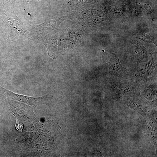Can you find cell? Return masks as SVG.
<instances>
[{"mask_svg":"<svg viewBox=\"0 0 157 157\" xmlns=\"http://www.w3.org/2000/svg\"><path fill=\"white\" fill-rule=\"evenodd\" d=\"M2 94L13 99L22 102L31 106H36L46 104L49 97L48 95L39 97H32L15 93L4 89Z\"/></svg>","mask_w":157,"mask_h":157,"instance_id":"6da1fadb","label":"cell"},{"mask_svg":"<svg viewBox=\"0 0 157 157\" xmlns=\"http://www.w3.org/2000/svg\"><path fill=\"white\" fill-rule=\"evenodd\" d=\"M155 64L153 60L143 64L138 67L137 70V75L143 78L151 76L155 67Z\"/></svg>","mask_w":157,"mask_h":157,"instance_id":"7a4b0ae2","label":"cell"},{"mask_svg":"<svg viewBox=\"0 0 157 157\" xmlns=\"http://www.w3.org/2000/svg\"><path fill=\"white\" fill-rule=\"evenodd\" d=\"M109 64L110 70L113 75H117L118 71L121 69H126L121 64L118 56L117 54H114L111 56Z\"/></svg>","mask_w":157,"mask_h":157,"instance_id":"3957f363","label":"cell"},{"mask_svg":"<svg viewBox=\"0 0 157 157\" xmlns=\"http://www.w3.org/2000/svg\"><path fill=\"white\" fill-rule=\"evenodd\" d=\"M15 126L17 130L22 131L23 125L21 122L18 120H17Z\"/></svg>","mask_w":157,"mask_h":157,"instance_id":"277c9868","label":"cell"}]
</instances>
